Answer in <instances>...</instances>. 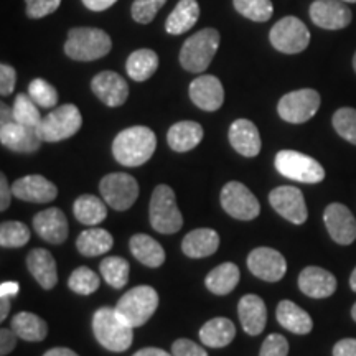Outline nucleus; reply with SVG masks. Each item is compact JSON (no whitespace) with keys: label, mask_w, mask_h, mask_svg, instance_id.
<instances>
[{"label":"nucleus","mask_w":356,"mask_h":356,"mask_svg":"<svg viewBox=\"0 0 356 356\" xmlns=\"http://www.w3.org/2000/svg\"><path fill=\"white\" fill-rule=\"evenodd\" d=\"M10 328L25 341H43L48 335V325L32 312H20L12 318Z\"/></svg>","instance_id":"473e14b6"},{"label":"nucleus","mask_w":356,"mask_h":356,"mask_svg":"<svg viewBox=\"0 0 356 356\" xmlns=\"http://www.w3.org/2000/svg\"><path fill=\"white\" fill-rule=\"evenodd\" d=\"M236 337V327L229 318L216 317L208 320L200 330V340L210 348H225Z\"/></svg>","instance_id":"c85d7f7f"},{"label":"nucleus","mask_w":356,"mask_h":356,"mask_svg":"<svg viewBox=\"0 0 356 356\" xmlns=\"http://www.w3.org/2000/svg\"><path fill=\"white\" fill-rule=\"evenodd\" d=\"M149 220L160 234H173L184 226V218L178 210L175 193L168 185L155 186L149 204Z\"/></svg>","instance_id":"423d86ee"},{"label":"nucleus","mask_w":356,"mask_h":356,"mask_svg":"<svg viewBox=\"0 0 356 356\" xmlns=\"http://www.w3.org/2000/svg\"><path fill=\"white\" fill-rule=\"evenodd\" d=\"M29 95L37 102V106L44 109L55 108L58 102V92L50 83L42 78H35L29 86Z\"/></svg>","instance_id":"37998d69"},{"label":"nucleus","mask_w":356,"mask_h":356,"mask_svg":"<svg viewBox=\"0 0 356 356\" xmlns=\"http://www.w3.org/2000/svg\"><path fill=\"white\" fill-rule=\"evenodd\" d=\"M289 355V341L286 337L279 333H270L261 346L259 356H287Z\"/></svg>","instance_id":"a18cd8bd"},{"label":"nucleus","mask_w":356,"mask_h":356,"mask_svg":"<svg viewBox=\"0 0 356 356\" xmlns=\"http://www.w3.org/2000/svg\"><path fill=\"white\" fill-rule=\"evenodd\" d=\"M275 317H277L280 327H284L291 333H296V335H307L314 328V320L310 315L291 300L279 302Z\"/></svg>","instance_id":"bb28decb"},{"label":"nucleus","mask_w":356,"mask_h":356,"mask_svg":"<svg viewBox=\"0 0 356 356\" xmlns=\"http://www.w3.org/2000/svg\"><path fill=\"white\" fill-rule=\"evenodd\" d=\"M26 15L30 19H43L61 6V0H25Z\"/></svg>","instance_id":"49530a36"},{"label":"nucleus","mask_w":356,"mask_h":356,"mask_svg":"<svg viewBox=\"0 0 356 356\" xmlns=\"http://www.w3.org/2000/svg\"><path fill=\"white\" fill-rule=\"evenodd\" d=\"M92 333L101 346L114 353L129 350L134 341V328L119 317L113 307H102L95 312Z\"/></svg>","instance_id":"f03ea898"},{"label":"nucleus","mask_w":356,"mask_h":356,"mask_svg":"<svg viewBox=\"0 0 356 356\" xmlns=\"http://www.w3.org/2000/svg\"><path fill=\"white\" fill-rule=\"evenodd\" d=\"M157 147V137L152 129L134 126L124 129L113 142V155L124 167H139L152 159Z\"/></svg>","instance_id":"f257e3e1"},{"label":"nucleus","mask_w":356,"mask_h":356,"mask_svg":"<svg viewBox=\"0 0 356 356\" xmlns=\"http://www.w3.org/2000/svg\"><path fill=\"white\" fill-rule=\"evenodd\" d=\"M221 207L229 216L241 221H251L259 216L261 204L252 191L239 181H229L221 190Z\"/></svg>","instance_id":"f8f14e48"},{"label":"nucleus","mask_w":356,"mask_h":356,"mask_svg":"<svg viewBox=\"0 0 356 356\" xmlns=\"http://www.w3.org/2000/svg\"><path fill=\"white\" fill-rule=\"evenodd\" d=\"M320 108V95L315 89H299L280 97L277 113L286 122L304 124L310 121Z\"/></svg>","instance_id":"9b49d317"},{"label":"nucleus","mask_w":356,"mask_h":356,"mask_svg":"<svg viewBox=\"0 0 356 356\" xmlns=\"http://www.w3.org/2000/svg\"><path fill=\"white\" fill-rule=\"evenodd\" d=\"M114 246V238L109 231L101 228H91L83 231L76 239V249L79 254L95 257L99 254H106Z\"/></svg>","instance_id":"72a5a7b5"},{"label":"nucleus","mask_w":356,"mask_h":356,"mask_svg":"<svg viewBox=\"0 0 356 356\" xmlns=\"http://www.w3.org/2000/svg\"><path fill=\"white\" fill-rule=\"evenodd\" d=\"M239 277H241L239 267L233 264V262H225V264L215 267V269L207 275L204 286H207V289L211 293L226 296V293H231L234 291V287L238 286L239 282Z\"/></svg>","instance_id":"2f4dec72"},{"label":"nucleus","mask_w":356,"mask_h":356,"mask_svg":"<svg viewBox=\"0 0 356 356\" xmlns=\"http://www.w3.org/2000/svg\"><path fill=\"white\" fill-rule=\"evenodd\" d=\"M167 0H134L131 13H132V19L137 22V24L147 25L150 24L160 8L165 6Z\"/></svg>","instance_id":"c03bdc74"},{"label":"nucleus","mask_w":356,"mask_h":356,"mask_svg":"<svg viewBox=\"0 0 356 356\" xmlns=\"http://www.w3.org/2000/svg\"><path fill=\"white\" fill-rule=\"evenodd\" d=\"M113 48L111 37L104 30L78 26L70 30L65 43V53L74 61H95L104 58Z\"/></svg>","instance_id":"7ed1b4c3"},{"label":"nucleus","mask_w":356,"mask_h":356,"mask_svg":"<svg viewBox=\"0 0 356 356\" xmlns=\"http://www.w3.org/2000/svg\"><path fill=\"white\" fill-rule=\"evenodd\" d=\"M190 97L200 109L213 113V111L220 109L225 102V89L216 76L203 74V76H198L191 81Z\"/></svg>","instance_id":"6ab92c4d"},{"label":"nucleus","mask_w":356,"mask_h":356,"mask_svg":"<svg viewBox=\"0 0 356 356\" xmlns=\"http://www.w3.org/2000/svg\"><path fill=\"white\" fill-rule=\"evenodd\" d=\"M13 121L22 124V126L38 129L40 122H42V115H40L38 106L30 95H24L20 92L19 96L15 97V102H13Z\"/></svg>","instance_id":"4c0bfd02"},{"label":"nucleus","mask_w":356,"mask_h":356,"mask_svg":"<svg viewBox=\"0 0 356 356\" xmlns=\"http://www.w3.org/2000/svg\"><path fill=\"white\" fill-rule=\"evenodd\" d=\"M299 289L312 299H327L337 291V279L322 267L309 266L299 275Z\"/></svg>","instance_id":"4be33fe9"},{"label":"nucleus","mask_w":356,"mask_h":356,"mask_svg":"<svg viewBox=\"0 0 356 356\" xmlns=\"http://www.w3.org/2000/svg\"><path fill=\"white\" fill-rule=\"evenodd\" d=\"M234 8L252 22H267L273 17L274 7L270 0H233Z\"/></svg>","instance_id":"a19ab883"},{"label":"nucleus","mask_w":356,"mask_h":356,"mask_svg":"<svg viewBox=\"0 0 356 356\" xmlns=\"http://www.w3.org/2000/svg\"><path fill=\"white\" fill-rule=\"evenodd\" d=\"M159 68V56L154 50H136L131 53V56L127 58L126 70L131 79L137 83L147 81L149 78H152V74Z\"/></svg>","instance_id":"c9c22d12"},{"label":"nucleus","mask_w":356,"mask_h":356,"mask_svg":"<svg viewBox=\"0 0 356 356\" xmlns=\"http://www.w3.org/2000/svg\"><path fill=\"white\" fill-rule=\"evenodd\" d=\"M200 19V6L197 0H180L165 22V30L170 35H181L191 30Z\"/></svg>","instance_id":"7c9ffc66"},{"label":"nucleus","mask_w":356,"mask_h":356,"mask_svg":"<svg viewBox=\"0 0 356 356\" xmlns=\"http://www.w3.org/2000/svg\"><path fill=\"white\" fill-rule=\"evenodd\" d=\"M310 19L325 30H341L353 20L343 0H315L310 6Z\"/></svg>","instance_id":"dca6fc26"},{"label":"nucleus","mask_w":356,"mask_h":356,"mask_svg":"<svg viewBox=\"0 0 356 356\" xmlns=\"http://www.w3.org/2000/svg\"><path fill=\"white\" fill-rule=\"evenodd\" d=\"M229 142L243 157H257L261 152V136L254 122L249 119H236L229 127Z\"/></svg>","instance_id":"5701e85b"},{"label":"nucleus","mask_w":356,"mask_h":356,"mask_svg":"<svg viewBox=\"0 0 356 356\" xmlns=\"http://www.w3.org/2000/svg\"><path fill=\"white\" fill-rule=\"evenodd\" d=\"M17 73L10 65H0V95L10 96L15 89Z\"/></svg>","instance_id":"09e8293b"},{"label":"nucleus","mask_w":356,"mask_h":356,"mask_svg":"<svg viewBox=\"0 0 356 356\" xmlns=\"http://www.w3.org/2000/svg\"><path fill=\"white\" fill-rule=\"evenodd\" d=\"M203 139V127L198 122L181 121L168 129L167 142L175 152H188Z\"/></svg>","instance_id":"cd10ccee"},{"label":"nucleus","mask_w":356,"mask_h":356,"mask_svg":"<svg viewBox=\"0 0 356 356\" xmlns=\"http://www.w3.org/2000/svg\"><path fill=\"white\" fill-rule=\"evenodd\" d=\"M68 287L74 293H79V296H91L99 289V275L89 267L81 266L74 269L73 274L70 275Z\"/></svg>","instance_id":"ea45409f"},{"label":"nucleus","mask_w":356,"mask_h":356,"mask_svg":"<svg viewBox=\"0 0 356 356\" xmlns=\"http://www.w3.org/2000/svg\"><path fill=\"white\" fill-rule=\"evenodd\" d=\"M92 92L109 108H119L129 97V86L121 74L114 71H102L91 81Z\"/></svg>","instance_id":"a211bd4d"},{"label":"nucleus","mask_w":356,"mask_h":356,"mask_svg":"<svg viewBox=\"0 0 356 356\" xmlns=\"http://www.w3.org/2000/svg\"><path fill=\"white\" fill-rule=\"evenodd\" d=\"M323 221L333 241L348 246L356 239V220L348 208L341 203H332L325 208Z\"/></svg>","instance_id":"2eb2a0df"},{"label":"nucleus","mask_w":356,"mask_h":356,"mask_svg":"<svg viewBox=\"0 0 356 356\" xmlns=\"http://www.w3.org/2000/svg\"><path fill=\"white\" fill-rule=\"evenodd\" d=\"M350 287H351V291L356 292V267H355V270L350 275Z\"/></svg>","instance_id":"bf43d9fd"},{"label":"nucleus","mask_w":356,"mask_h":356,"mask_svg":"<svg viewBox=\"0 0 356 356\" xmlns=\"http://www.w3.org/2000/svg\"><path fill=\"white\" fill-rule=\"evenodd\" d=\"M238 315L241 320L243 330L248 335L256 337L264 332L267 323V309L264 300L254 293L241 297L238 305Z\"/></svg>","instance_id":"b1692460"},{"label":"nucleus","mask_w":356,"mask_h":356,"mask_svg":"<svg viewBox=\"0 0 356 356\" xmlns=\"http://www.w3.org/2000/svg\"><path fill=\"white\" fill-rule=\"evenodd\" d=\"M10 312V300L8 297H0V320H6Z\"/></svg>","instance_id":"13d9d810"},{"label":"nucleus","mask_w":356,"mask_h":356,"mask_svg":"<svg viewBox=\"0 0 356 356\" xmlns=\"http://www.w3.org/2000/svg\"><path fill=\"white\" fill-rule=\"evenodd\" d=\"M106 202H102L95 195H81L73 204V213L79 222L84 226H97L108 216Z\"/></svg>","instance_id":"f704fd0d"},{"label":"nucleus","mask_w":356,"mask_h":356,"mask_svg":"<svg viewBox=\"0 0 356 356\" xmlns=\"http://www.w3.org/2000/svg\"><path fill=\"white\" fill-rule=\"evenodd\" d=\"M173 356H208L203 346L195 343V341L186 340V338H178L172 345Z\"/></svg>","instance_id":"de8ad7c7"},{"label":"nucleus","mask_w":356,"mask_h":356,"mask_svg":"<svg viewBox=\"0 0 356 356\" xmlns=\"http://www.w3.org/2000/svg\"><path fill=\"white\" fill-rule=\"evenodd\" d=\"M0 142L3 147L20 154H33L42 145L38 129L22 126V124L12 121L0 126Z\"/></svg>","instance_id":"f3484780"},{"label":"nucleus","mask_w":356,"mask_h":356,"mask_svg":"<svg viewBox=\"0 0 356 356\" xmlns=\"http://www.w3.org/2000/svg\"><path fill=\"white\" fill-rule=\"evenodd\" d=\"M218 48L220 33L215 29L200 30L186 40L180 50V63L190 73H203L211 65Z\"/></svg>","instance_id":"39448f33"},{"label":"nucleus","mask_w":356,"mask_h":356,"mask_svg":"<svg viewBox=\"0 0 356 356\" xmlns=\"http://www.w3.org/2000/svg\"><path fill=\"white\" fill-rule=\"evenodd\" d=\"M351 317H353V320L356 322V304L351 307Z\"/></svg>","instance_id":"052dcab7"},{"label":"nucleus","mask_w":356,"mask_h":356,"mask_svg":"<svg viewBox=\"0 0 356 356\" xmlns=\"http://www.w3.org/2000/svg\"><path fill=\"white\" fill-rule=\"evenodd\" d=\"M159 307V293L150 286H137L124 293L114 307L118 315L132 328L142 327L152 318Z\"/></svg>","instance_id":"20e7f679"},{"label":"nucleus","mask_w":356,"mask_h":356,"mask_svg":"<svg viewBox=\"0 0 356 356\" xmlns=\"http://www.w3.org/2000/svg\"><path fill=\"white\" fill-rule=\"evenodd\" d=\"M220 248V236L215 229L198 228L190 231L181 241V251L191 259H202L215 254Z\"/></svg>","instance_id":"393cba45"},{"label":"nucleus","mask_w":356,"mask_h":356,"mask_svg":"<svg viewBox=\"0 0 356 356\" xmlns=\"http://www.w3.org/2000/svg\"><path fill=\"white\" fill-rule=\"evenodd\" d=\"M12 186L8 185L7 177L2 175L0 177V210L6 211L8 207H10V200H12Z\"/></svg>","instance_id":"603ef678"},{"label":"nucleus","mask_w":356,"mask_h":356,"mask_svg":"<svg viewBox=\"0 0 356 356\" xmlns=\"http://www.w3.org/2000/svg\"><path fill=\"white\" fill-rule=\"evenodd\" d=\"M101 197L115 211H126L139 198V184L127 173H109L99 184Z\"/></svg>","instance_id":"1a4fd4ad"},{"label":"nucleus","mask_w":356,"mask_h":356,"mask_svg":"<svg viewBox=\"0 0 356 356\" xmlns=\"http://www.w3.org/2000/svg\"><path fill=\"white\" fill-rule=\"evenodd\" d=\"M118 0H83V3L86 6V8L92 12H102L108 10L109 7H113Z\"/></svg>","instance_id":"864d4df0"},{"label":"nucleus","mask_w":356,"mask_h":356,"mask_svg":"<svg viewBox=\"0 0 356 356\" xmlns=\"http://www.w3.org/2000/svg\"><path fill=\"white\" fill-rule=\"evenodd\" d=\"M83 126V115L74 104H63L53 109L42 119L38 134L43 142H60L70 139Z\"/></svg>","instance_id":"6e6552de"},{"label":"nucleus","mask_w":356,"mask_h":356,"mask_svg":"<svg viewBox=\"0 0 356 356\" xmlns=\"http://www.w3.org/2000/svg\"><path fill=\"white\" fill-rule=\"evenodd\" d=\"M30 228L20 221H6L0 226V246L13 249L30 241Z\"/></svg>","instance_id":"58836bf2"},{"label":"nucleus","mask_w":356,"mask_h":356,"mask_svg":"<svg viewBox=\"0 0 356 356\" xmlns=\"http://www.w3.org/2000/svg\"><path fill=\"white\" fill-rule=\"evenodd\" d=\"M20 292V286L17 282H2L0 284V297H15Z\"/></svg>","instance_id":"5fc2aeb1"},{"label":"nucleus","mask_w":356,"mask_h":356,"mask_svg":"<svg viewBox=\"0 0 356 356\" xmlns=\"http://www.w3.org/2000/svg\"><path fill=\"white\" fill-rule=\"evenodd\" d=\"M274 165L280 175L300 184H320L325 178L323 167L317 160L297 150H280L275 155Z\"/></svg>","instance_id":"0eeeda50"},{"label":"nucleus","mask_w":356,"mask_h":356,"mask_svg":"<svg viewBox=\"0 0 356 356\" xmlns=\"http://www.w3.org/2000/svg\"><path fill=\"white\" fill-rule=\"evenodd\" d=\"M353 68L356 71V53H355V56H353Z\"/></svg>","instance_id":"680f3d73"},{"label":"nucleus","mask_w":356,"mask_h":356,"mask_svg":"<svg viewBox=\"0 0 356 356\" xmlns=\"http://www.w3.org/2000/svg\"><path fill=\"white\" fill-rule=\"evenodd\" d=\"M129 262L124 257L119 256H109L106 259H102L99 270L102 279L114 289H122L129 280Z\"/></svg>","instance_id":"e433bc0d"},{"label":"nucleus","mask_w":356,"mask_h":356,"mask_svg":"<svg viewBox=\"0 0 356 356\" xmlns=\"http://www.w3.org/2000/svg\"><path fill=\"white\" fill-rule=\"evenodd\" d=\"M333 356H356V338H343L333 346Z\"/></svg>","instance_id":"3c124183"},{"label":"nucleus","mask_w":356,"mask_h":356,"mask_svg":"<svg viewBox=\"0 0 356 356\" xmlns=\"http://www.w3.org/2000/svg\"><path fill=\"white\" fill-rule=\"evenodd\" d=\"M248 267L266 282H279L287 273V261L273 248H256L249 252Z\"/></svg>","instance_id":"4468645a"},{"label":"nucleus","mask_w":356,"mask_h":356,"mask_svg":"<svg viewBox=\"0 0 356 356\" xmlns=\"http://www.w3.org/2000/svg\"><path fill=\"white\" fill-rule=\"evenodd\" d=\"M269 40L277 51L296 55L309 47L310 32L297 17H284L270 29Z\"/></svg>","instance_id":"9d476101"},{"label":"nucleus","mask_w":356,"mask_h":356,"mask_svg":"<svg viewBox=\"0 0 356 356\" xmlns=\"http://www.w3.org/2000/svg\"><path fill=\"white\" fill-rule=\"evenodd\" d=\"M333 129L338 136L356 145V109L341 108L333 114Z\"/></svg>","instance_id":"79ce46f5"},{"label":"nucleus","mask_w":356,"mask_h":356,"mask_svg":"<svg viewBox=\"0 0 356 356\" xmlns=\"http://www.w3.org/2000/svg\"><path fill=\"white\" fill-rule=\"evenodd\" d=\"M13 197L22 202L48 203L53 202L58 195V188L53 181L42 175H26L13 181Z\"/></svg>","instance_id":"aec40b11"},{"label":"nucleus","mask_w":356,"mask_h":356,"mask_svg":"<svg viewBox=\"0 0 356 356\" xmlns=\"http://www.w3.org/2000/svg\"><path fill=\"white\" fill-rule=\"evenodd\" d=\"M132 356H173L170 353H167L165 350H160V348H142L134 353Z\"/></svg>","instance_id":"6e6d98bb"},{"label":"nucleus","mask_w":356,"mask_h":356,"mask_svg":"<svg viewBox=\"0 0 356 356\" xmlns=\"http://www.w3.org/2000/svg\"><path fill=\"white\" fill-rule=\"evenodd\" d=\"M43 356H79V355L74 353V351L70 350V348H63V346H58V348L48 350Z\"/></svg>","instance_id":"4d7b16f0"},{"label":"nucleus","mask_w":356,"mask_h":356,"mask_svg":"<svg viewBox=\"0 0 356 356\" xmlns=\"http://www.w3.org/2000/svg\"><path fill=\"white\" fill-rule=\"evenodd\" d=\"M131 252L140 264L147 267H160L165 262V251L159 241L147 234H134L129 241Z\"/></svg>","instance_id":"c756f323"},{"label":"nucleus","mask_w":356,"mask_h":356,"mask_svg":"<svg viewBox=\"0 0 356 356\" xmlns=\"http://www.w3.org/2000/svg\"><path fill=\"white\" fill-rule=\"evenodd\" d=\"M26 267L35 280L42 286L44 291H50L58 284V270L56 262L47 249H33L26 257Z\"/></svg>","instance_id":"a878e982"},{"label":"nucleus","mask_w":356,"mask_h":356,"mask_svg":"<svg viewBox=\"0 0 356 356\" xmlns=\"http://www.w3.org/2000/svg\"><path fill=\"white\" fill-rule=\"evenodd\" d=\"M19 335L12 330V328H2L0 330V355L7 356L10 355L17 346Z\"/></svg>","instance_id":"8fccbe9b"},{"label":"nucleus","mask_w":356,"mask_h":356,"mask_svg":"<svg viewBox=\"0 0 356 356\" xmlns=\"http://www.w3.org/2000/svg\"><path fill=\"white\" fill-rule=\"evenodd\" d=\"M33 229L50 244H63L70 233L68 220L60 208H48L37 213L33 218Z\"/></svg>","instance_id":"412c9836"},{"label":"nucleus","mask_w":356,"mask_h":356,"mask_svg":"<svg viewBox=\"0 0 356 356\" xmlns=\"http://www.w3.org/2000/svg\"><path fill=\"white\" fill-rule=\"evenodd\" d=\"M269 203L292 225H304L309 216L304 193L296 186H277L269 193Z\"/></svg>","instance_id":"ddd939ff"},{"label":"nucleus","mask_w":356,"mask_h":356,"mask_svg":"<svg viewBox=\"0 0 356 356\" xmlns=\"http://www.w3.org/2000/svg\"><path fill=\"white\" fill-rule=\"evenodd\" d=\"M343 2H350V3H356V0H343Z\"/></svg>","instance_id":"e2e57ef3"}]
</instances>
